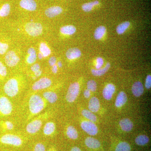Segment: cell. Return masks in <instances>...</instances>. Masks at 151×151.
Masks as SVG:
<instances>
[{
    "mask_svg": "<svg viewBox=\"0 0 151 151\" xmlns=\"http://www.w3.org/2000/svg\"><path fill=\"white\" fill-rule=\"evenodd\" d=\"M45 100L38 94H33L29 101L30 112L33 115L40 113L45 108Z\"/></svg>",
    "mask_w": 151,
    "mask_h": 151,
    "instance_id": "cell-1",
    "label": "cell"
},
{
    "mask_svg": "<svg viewBox=\"0 0 151 151\" xmlns=\"http://www.w3.org/2000/svg\"><path fill=\"white\" fill-rule=\"evenodd\" d=\"M4 91L9 97H13L16 96L19 91V82L16 78L9 79L4 86Z\"/></svg>",
    "mask_w": 151,
    "mask_h": 151,
    "instance_id": "cell-2",
    "label": "cell"
},
{
    "mask_svg": "<svg viewBox=\"0 0 151 151\" xmlns=\"http://www.w3.org/2000/svg\"><path fill=\"white\" fill-rule=\"evenodd\" d=\"M0 142L5 145L17 147L22 146L23 143V141L21 137L18 135L13 134L4 135L0 139Z\"/></svg>",
    "mask_w": 151,
    "mask_h": 151,
    "instance_id": "cell-3",
    "label": "cell"
},
{
    "mask_svg": "<svg viewBox=\"0 0 151 151\" xmlns=\"http://www.w3.org/2000/svg\"><path fill=\"white\" fill-rule=\"evenodd\" d=\"M24 29L27 33L32 37L38 36L43 32L42 25L38 22L28 23L25 26Z\"/></svg>",
    "mask_w": 151,
    "mask_h": 151,
    "instance_id": "cell-4",
    "label": "cell"
},
{
    "mask_svg": "<svg viewBox=\"0 0 151 151\" xmlns=\"http://www.w3.org/2000/svg\"><path fill=\"white\" fill-rule=\"evenodd\" d=\"M80 92V84L77 82L70 84L68 90L65 98L68 102L73 103L78 97Z\"/></svg>",
    "mask_w": 151,
    "mask_h": 151,
    "instance_id": "cell-5",
    "label": "cell"
},
{
    "mask_svg": "<svg viewBox=\"0 0 151 151\" xmlns=\"http://www.w3.org/2000/svg\"><path fill=\"white\" fill-rule=\"evenodd\" d=\"M13 106L8 98L6 97H0V112L4 115L7 116L12 113Z\"/></svg>",
    "mask_w": 151,
    "mask_h": 151,
    "instance_id": "cell-6",
    "label": "cell"
},
{
    "mask_svg": "<svg viewBox=\"0 0 151 151\" xmlns=\"http://www.w3.org/2000/svg\"><path fill=\"white\" fill-rule=\"evenodd\" d=\"M81 127L83 131L90 136H95L98 133L97 126L91 121H83L81 123Z\"/></svg>",
    "mask_w": 151,
    "mask_h": 151,
    "instance_id": "cell-7",
    "label": "cell"
},
{
    "mask_svg": "<svg viewBox=\"0 0 151 151\" xmlns=\"http://www.w3.org/2000/svg\"><path fill=\"white\" fill-rule=\"evenodd\" d=\"M52 81L47 77H42L35 81L32 86V89L34 91H38L47 89L51 86Z\"/></svg>",
    "mask_w": 151,
    "mask_h": 151,
    "instance_id": "cell-8",
    "label": "cell"
},
{
    "mask_svg": "<svg viewBox=\"0 0 151 151\" xmlns=\"http://www.w3.org/2000/svg\"><path fill=\"white\" fill-rule=\"evenodd\" d=\"M20 61V58L15 52L10 50L6 53L5 56V62L6 65L10 67H13L17 65Z\"/></svg>",
    "mask_w": 151,
    "mask_h": 151,
    "instance_id": "cell-9",
    "label": "cell"
},
{
    "mask_svg": "<svg viewBox=\"0 0 151 151\" xmlns=\"http://www.w3.org/2000/svg\"><path fill=\"white\" fill-rule=\"evenodd\" d=\"M42 124V122L41 119H35L27 124V132L29 134H35L40 130Z\"/></svg>",
    "mask_w": 151,
    "mask_h": 151,
    "instance_id": "cell-10",
    "label": "cell"
},
{
    "mask_svg": "<svg viewBox=\"0 0 151 151\" xmlns=\"http://www.w3.org/2000/svg\"><path fill=\"white\" fill-rule=\"evenodd\" d=\"M115 91H116V87L114 84H107L103 90V97L105 100H111Z\"/></svg>",
    "mask_w": 151,
    "mask_h": 151,
    "instance_id": "cell-11",
    "label": "cell"
},
{
    "mask_svg": "<svg viewBox=\"0 0 151 151\" xmlns=\"http://www.w3.org/2000/svg\"><path fill=\"white\" fill-rule=\"evenodd\" d=\"M19 4L22 8L31 12L36 10L37 7L36 2L34 0H21Z\"/></svg>",
    "mask_w": 151,
    "mask_h": 151,
    "instance_id": "cell-12",
    "label": "cell"
},
{
    "mask_svg": "<svg viewBox=\"0 0 151 151\" xmlns=\"http://www.w3.org/2000/svg\"><path fill=\"white\" fill-rule=\"evenodd\" d=\"M62 12V8L59 6H53L47 9L45 14L47 17L53 18L61 14Z\"/></svg>",
    "mask_w": 151,
    "mask_h": 151,
    "instance_id": "cell-13",
    "label": "cell"
},
{
    "mask_svg": "<svg viewBox=\"0 0 151 151\" xmlns=\"http://www.w3.org/2000/svg\"><path fill=\"white\" fill-rule=\"evenodd\" d=\"M65 55L68 59L72 60L80 57L81 55V52L79 49L76 47H73L68 50Z\"/></svg>",
    "mask_w": 151,
    "mask_h": 151,
    "instance_id": "cell-14",
    "label": "cell"
},
{
    "mask_svg": "<svg viewBox=\"0 0 151 151\" xmlns=\"http://www.w3.org/2000/svg\"><path fill=\"white\" fill-rule=\"evenodd\" d=\"M144 86L140 81H136L132 87V92L136 97H140L144 93Z\"/></svg>",
    "mask_w": 151,
    "mask_h": 151,
    "instance_id": "cell-15",
    "label": "cell"
},
{
    "mask_svg": "<svg viewBox=\"0 0 151 151\" xmlns=\"http://www.w3.org/2000/svg\"><path fill=\"white\" fill-rule=\"evenodd\" d=\"M88 108L92 113H97L100 109V103L97 97H92L89 100Z\"/></svg>",
    "mask_w": 151,
    "mask_h": 151,
    "instance_id": "cell-16",
    "label": "cell"
},
{
    "mask_svg": "<svg viewBox=\"0 0 151 151\" xmlns=\"http://www.w3.org/2000/svg\"><path fill=\"white\" fill-rule=\"evenodd\" d=\"M119 125L121 129L125 132H129L132 131L134 127V124L131 120L128 118L122 119L119 122Z\"/></svg>",
    "mask_w": 151,
    "mask_h": 151,
    "instance_id": "cell-17",
    "label": "cell"
},
{
    "mask_svg": "<svg viewBox=\"0 0 151 151\" xmlns=\"http://www.w3.org/2000/svg\"><path fill=\"white\" fill-rule=\"evenodd\" d=\"M85 144L86 147L92 149H98L101 145L100 141L91 137H88L85 139Z\"/></svg>",
    "mask_w": 151,
    "mask_h": 151,
    "instance_id": "cell-18",
    "label": "cell"
},
{
    "mask_svg": "<svg viewBox=\"0 0 151 151\" xmlns=\"http://www.w3.org/2000/svg\"><path fill=\"white\" fill-rule=\"evenodd\" d=\"M127 101V94L123 91H121L119 92L116 98L115 102V106L117 108H121L126 104Z\"/></svg>",
    "mask_w": 151,
    "mask_h": 151,
    "instance_id": "cell-19",
    "label": "cell"
},
{
    "mask_svg": "<svg viewBox=\"0 0 151 151\" xmlns=\"http://www.w3.org/2000/svg\"><path fill=\"white\" fill-rule=\"evenodd\" d=\"M43 97L45 100L52 104L55 103L58 99L56 93L52 91H47L44 92Z\"/></svg>",
    "mask_w": 151,
    "mask_h": 151,
    "instance_id": "cell-20",
    "label": "cell"
},
{
    "mask_svg": "<svg viewBox=\"0 0 151 151\" xmlns=\"http://www.w3.org/2000/svg\"><path fill=\"white\" fill-rule=\"evenodd\" d=\"M27 53L28 55L27 58V62L29 64H34L37 58V54L35 49L33 47H29L28 49Z\"/></svg>",
    "mask_w": 151,
    "mask_h": 151,
    "instance_id": "cell-21",
    "label": "cell"
},
{
    "mask_svg": "<svg viewBox=\"0 0 151 151\" xmlns=\"http://www.w3.org/2000/svg\"><path fill=\"white\" fill-rule=\"evenodd\" d=\"M55 130V125L53 122H47L43 128V133L46 136H50L54 133Z\"/></svg>",
    "mask_w": 151,
    "mask_h": 151,
    "instance_id": "cell-22",
    "label": "cell"
},
{
    "mask_svg": "<svg viewBox=\"0 0 151 151\" xmlns=\"http://www.w3.org/2000/svg\"><path fill=\"white\" fill-rule=\"evenodd\" d=\"M76 32V28L72 25L64 26L60 28V32L65 35H71Z\"/></svg>",
    "mask_w": 151,
    "mask_h": 151,
    "instance_id": "cell-23",
    "label": "cell"
},
{
    "mask_svg": "<svg viewBox=\"0 0 151 151\" xmlns=\"http://www.w3.org/2000/svg\"><path fill=\"white\" fill-rule=\"evenodd\" d=\"M68 137L72 140L76 139L78 137V133L75 127L70 126L67 127L66 132Z\"/></svg>",
    "mask_w": 151,
    "mask_h": 151,
    "instance_id": "cell-24",
    "label": "cell"
},
{
    "mask_svg": "<svg viewBox=\"0 0 151 151\" xmlns=\"http://www.w3.org/2000/svg\"><path fill=\"white\" fill-rule=\"evenodd\" d=\"M39 50L40 52L42 54L44 58L49 56L51 53V50L44 42H41L40 45Z\"/></svg>",
    "mask_w": 151,
    "mask_h": 151,
    "instance_id": "cell-25",
    "label": "cell"
},
{
    "mask_svg": "<svg viewBox=\"0 0 151 151\" xmlns=\"http://www.w3.org/2000/svg\"><path fill=\"white\" fill-rule=\"evenodd\" d=\"M110 67H111L110 63H108L103 68H100L99 69H92L91 71H92V74L95 76H101L104 75L108 71Z\"/></svg>",
    "mask_w": 151,
    "mask_h": 151,
    "instance_id": "cell-26",
    "label": "cell"
},
{
    "mask_svg": "<svg viewBox=\"0 0 151 151\" xmlns=\"http://www.w3.org/2000/svg\"><path fill=\"white\" fill-rule=\"evenodd\" d=\"M150 141L148 137L145 135H139L135 139V143L139 146H144L147 144Z\"/></svg>",
    "mask_w": 151,
    "mask_h": 151,
    "instance_id": "cell-27",
    "label": "cell"
},
{
    "mask_svg": "<svg viewBox=\"0 0 151 151\" xmlns=\"http://www.w3.org/2000/svg\"><path fill=\"white\" fill-rule=\"evenodd\" d=\"M106 32V29L105 27L103 26L98 27L94 32V38L97 40L101 39L105 35Z\"/></svg>",
    "mask_w": 151,
    "mask_h": 151,
    "instance_id": "cell-28",
    "label": "cell"
},
{
    "mask_svg": "<svg viewBox=\"0 0 151 151\" xmlns=\"http://www.w3.org/2000/svg\"><path fill=\"white\" fill-rule=\"evenodd\" d=\"M81 114H82V116L85 117L86 119L89 120V121L93 122H97V117L93 113L89 111V110H82L81 111Z\"/></svg>",
    "mask_w": 151,
    "mask_h": 151,
    "instance_id": "cell-29",
    "label": "cell"
},
{
    "mask_svg": "<svg viewBox=\"0 0 151 151\" xmlns=\"http://www.w3.org/2000/svg\"><path fill=\"white\" fill-rule=\"evenodd\" d=\"M131 147L129 143L126 142H122L116 146L115 151H131Z\"/></svg>",
    "mask_w": 151,
    "mask_h": 151,
    "instance_id": "cell-30",
    "label": "cell"
},
{
    "mask_svg": "<svg viewBox=\"0 0 151 151\" xmlns=\"http://www.w3.org/2000/svg\"><path fill=\"white\" fill-rule=\"evenodd\" d=\"M11 11V6L9 4H5L0 8V17H5L9 14Z\"/></svg>",
    "mask_w": 151,
    "mask_h": 151,
    "instance_id": "cell-31",
    "label": "cell"
},
{
    "mask_svg": "<svg viewBox=\"0 0 151 151\" xmlns=\"http://www.w3.org/2000/svg\"><path fill=\"white\" fill-rule=\"evenodd\" d=\"M130 25V22H125L122 23L118 25L116 28V32L119 34H122L129 28Z\"/></svg>",
    "mask_w": 151,
    "mask_h": 151,
    "instance_id": "cell-32",
    "label": "cell"
},
{
    "mask_svg": "<svg viewBox=\"0 0 151 151\" xmlns=\"http://www.w3.org/2000/svg\"><path fill=\"white\" fill-rule=\"evenodd\" d=\"M99 4V1H94L91 2L85 3L82 6V9L84 12H87L92 10L94 6L97 5Z\"/></svg>",
    "mask_w": 151,
    "mask_h": 151,
    "instance_id": "cell-33",
    "label": "cell"
},
{
    "mask_svg": "<svg viewBox=\"0 0 151 151\" xmlns=\"http://www.w3.org/2000/svg\"><path fill=\"white\" fill-rule=\"evenodd\" d=\"M87 89L92 92H95L97 90V83L94 80H90L87 83Z\"/></svg>",
    "mask_w": 151,
    "mask_h": 151,
    "instance_id": "cell-34",
    "label": "cell"
},
{
    "mask_svg": "<svg viewBox=\"0 0 151 151\" xmlns=\"http://www.w3.org/2000/svg\"><path fill=\"white\" fill-rule=\"evenodd\" d=\"M9 47V45L5 42L0 41V55L5 54Z\"/></svg>",
    "mask_w": 151,
    "mask_h": 151,
    "instance_id": "cell-35",
    "label": "cell"
},
{
    "mask_svg": "<svg viewBox=\"0 0 151 151\" xmlns=\"http://www.w3.org/2000/svg\"><path fill=\"white\" fill-rule=\"evenodd\" d=\"M7 74V70L5 65L1 61H0V75L5 77Z\"/></svg>",
    "mask_w": 151,
    "mask_h": 151,
    "instance_id": "cell-36",
    "label": "cell"
},
{
    "mask_svg": "<svg viewBox=\"0 0 151 151\" xmlns=\"http://www.w3.org/2000/svg\"><path fill=\"white\" fill-rule=\"evenodd\" d=\"M34 151H46L45 145L42 143H37L35 146Z\"/></svg>",
    "mask_w": 151,
    "mask_h": 151,
    "instance_id": "cell-37",
    "label": "cell"
},
{
    "mask_svg": "<svg viewBox=\"0 0 151 151\" xmlns=\"http://www.w3.org/2000/svg\"><path fill=\"white\" fill-rule=\"evenodd\" d=\"M104 63V60L102 58L98 57L96 59V68L99 69L101 68Z\"/></svg>",
    "mask_w": 151,
    "mask_h": 151,
    "instance_id": "cell-38",
    "label": "cell"
},
{
    "mask_svg": "<svg viewBox=\"0 0 151 151\" xmlns=\"http://www.w3.org/2000/svg\"><path fill=\"white\" fill-rule=\"evenodd\" d=\"M145 86L147 89H150L151 86V76L148 75L146 78L145 84Z\"/></svg>",
    "mask_w": 151,
    "mask_h": 151,
    "instance_id": "cell-39",
    "label": "cell"
},
{
    "mask_svg": "<svg viewBox=\"0 0 151 151\" xmlns=\"http://www.w3.org/2000/svg\"><path fill=\"white\" fill-rule=\"evenodd\" d=\"M31 70L34 72V73H35L37 71L41 70L40 65L37 63L34 64L31 67Z\"/></svg>",
    "mask_w": 151,
    "mask_h": 151,
    "instance_id": "cell-40",
    "label": "cell"
},
{
    "mask_svg": "<svg viewBox=\"0 0 151 151\" xmlns=\"http://www.w3.org/2000/svg\"><path fill=\"white\" fill-rule=\"evenodd\" d=\"M57 59L56 57L55 56H52L50 57L49 59L48 63L50 66H52L56 64Z\"/></svg>",
    "mask_w": 151,
    "mask_h": 151,
    "instance_id": "cell-41",
    "label": "cell"
},
{
    "mask_svg": "<svg viewBox=\"0 0 151 151\" xmlns=\"http://www.w3.org/2000/svg\"><path fill=\"white\" fill-rule=\"evenodd\" d=\"M5 125L7 129L9 130H11L13 129L14 128V125L12 122H9V121H7L5 122Z\"/></svg>",
    "mask_w": 151,
    "mask_h": 151,
    "instance_id": "cell-42",
    "label": "cell"
},
{
    "mask_svg": "<svg viewBox=\"0 0 151 151\" xmlns=\"http://www.w3.org/2000/svg\"><path fill=\"white\" fill-rule=\"evenodd\" d=\"M90 95H91V93H90V91H89V89H86L84 90V95L85 98H89L90 97Z\"/></svg>",
    "mask_w": 151,
    "mask_h": 151,
    "instance_id": "cell-43",
    "label": "cell"
},
{
    "mask_svg": "<svg viewBox=\"0 0 151 151\" xmlns=\"http://www.w3.org/2000/svg\"><path fill=\"white\" fill-rule=\"evenodd\" d=\"M51 70L53 73L55 74V73H57L58 71V67L57 65L55 64L53 66H52Z\"/></svg>",
    "mask_w": 151,
    "mask_h": 151,
    "instance_id": "cell-44",
    "label": "cell"
},
{
    "mask_svg": "<svg viewBox=\"0 0 151 151\" xmlns=\"http://www.w3.org/2000/svg\"><path fill=\"white\" fill-rule=\"evenodd\" d=\"M42 73V71L41 70H38V71H37V72L34 73L35 76L36 78L37 77H39L41 75Z\"/></svg>",
    "mask_w": 151,
    "mask_h": 151,
    "instance_id": "cell-45",
    "label": "cell"
},
{
    "mask_svg": "<svg viewBox=\"0 0 151 151\" xmlns=\"http://www.w3.org/2000/svg\"><path fill=\"white\" fill-rule=\"evenodd\" d=\"M70 151H81V149L77 147H74L71 148Z\"/></svg>",
    "mask_w": 151,
    "mask_h": 151,
    "instance_id": "cell-46",
    "label": "cell"
},
{
    "mask_svg": "<svg viewBox=\"0 0 151 151\" xmlns=\"http://www.w3.org/2000/svg\"><path fill=\"white\" fill-rule=\"evenodd\" d=\"M38 57L39 59L40 60L44 58L43 55L40 52H39L38 54Z\"/></svg>",
    "mask_w": 151,
    "mask_h": 151,
    "instance_id": "cell-47",
    "label": "cell"
},
{
    "mask_svg": "<svg viewBox=\"0 0 151 151\" xmlns=\"http://www.w3.org/2000/svg\"><path fill=\"white\" fill-rule=\"evenodd\" d=\"M57 65L58 67L59 68L62 67L63 66L62 62H61L60 61H58V62L57 63Z\"/></svg>",
    "mask_w": 151,
    "mask_h": 151,
    "instance_id": "cell-48",
    "label": "cell"
},
{
    "mask_svg": "<svg viewBox=\"0 0 151 151\" xmlns=\"http://www.w3.org/2000/svg\"><path fill=\"white\" fill-rule=\"evenodd\" d=\"M47 151H55V150H53V149H49V150H47Z\"/></svg>",
    "mask_w": 151,
    "mask_h": 151,
    "instance_id": "cell-49",
    "label": "cell"
}]
</instances>
